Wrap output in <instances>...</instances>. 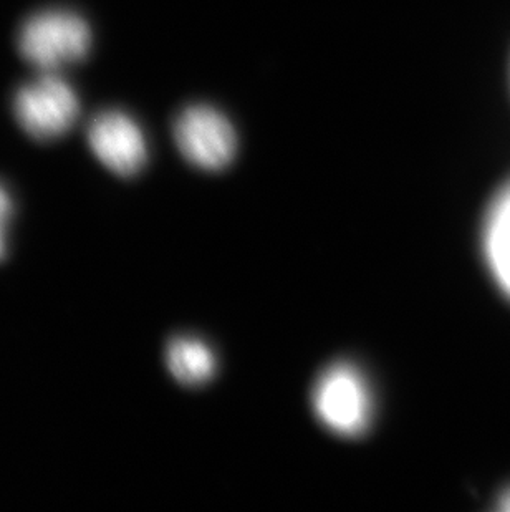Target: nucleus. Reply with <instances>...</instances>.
<instances>
[{
    "label": "nucleus",
    "instance_id": "1",
    "mask_svg": "<svg viewBox=\"0 0 510 512\" xmlns=\"http://www.w3.org/2000/svg\"><path fill=\"white\" fill-rule=\"evenodd\" d=\"M312 405L318 420L337 435H361L373 416L368 383L350 363H337L322 373L313 387Z\"/></svg>",
    "mask_w": 510,
    "mask_h": 512
},
{
    "label": "nucleus",
    "instance_id": "2",
    "mask_svg": "<svg viewBox=\"0 0 510 512\" xmlns=\"http://www.w3.org/2000/svg\"><path fill=\"white\" fill-rule=\"evenodd\" d=\"M92 32L80 15L68 10H44L20 29L19 50L27 62L44 70L85 57Z\"/></svg>",
    "mask_w": 510,
    "mask_h": 512
},
{
    "label": "nucleus",
    "instance_id": "3",
    "mask_svg": "<svg viewBox=\"0 0 510 512\" xmlns=\"http://www.w3.org/2000/svg\"><path fill=\"white\" fill-rule=\"evenodd\" d=\"M14 112L20 126L37 140H53L77 121L80 102L63 78L44 73L19 88Z\"/></svg>",
    "mask_w": 510,
    "mask_h": 512
},
{
    "label": "nucleus",
    "instance_id": "4",
    "mask_svg": "<svg viewBox=\"0 0 510 512\" xmlns=\"http://www.w3.org/2000/svg\"><path fill=\"white\" fill-rule=\"evenodd\" d=\"M174 140L181 155L207 171L231 165L237 153V135L224 113L209 105H193L174 121Z\"/></svg>",
    "mask_w": 510,
    "mask_h": 512
},
{
    "label": "nucleus",
    "instance_id": "5",
    "mask_svg": "<svg viewBox=\"0 0 510 512\" xmlns=\"http://www.w3.org/2000/svg\"><path fill=\"white\" fill-rule=\"evenodd\" d=\"M88 145L103 165L120 176H133L146 165L148 146L140 125L118 110L98 113L88 126Z\"/></svg>",
    "mask_w": 510,
    "mask_h": 512
},
{
    "label": "nucleus",
    "instance_id": "6",
    "mask_svg": "<svg viewBox=\"0 0 510 512\" xmlns=\"http://www.w3.org/2000/svg\"><path fill=\"white\" fill-rule=\"evenodd\" d=\"M166 363L173 377L189 387L209 382L216 373V357L211 348L191 337H179L169 343Z\"/></svg>",
    "mask_w": 510,
    "mask_h": 512
},
{
    "label": "nucleus",
    "instance_id": "7",
    "mask_svg": "<svg viewBox=\"0 0 510 512\" xmlns=\"http://www.w3.org/2000/svg\"><path fill=\"white\" fill-rule=\"evenodd\" d=\"M484 246L497 282L510 295V186L492 206L487 218Z\"/></svg>",
    "mask_w": 510,
    "mask_h": 512
},
{
    "label": "nucleus",
    "instance_id": "8",
    "mask_svg": "<svg viewBox=\"0 0 510 512\" xmlns=\"http://www.w3.org/2000/svg\"><path fill=\"white\" fill-rule=\"evenodd\" d=\"M10 214H12V201H10L9 193L0 186V259L5 254V236H7Z\"/></svg>",
    "mask_w": 510,
    "mask_h": 512
},
{
    "label": "nucleus",
    "instance_id": "9",
    "mask_svg": "<svg viewBox=\"0 0 510 512\" xmlns=\"http://www.w3.org/2000/svg\"><path fill=\"white\" fill-rule=\"evenodd\" d=\"M501 509L502 511L510 512V489L501 498Z\"/></svg>",
    "mask_w": 510,
    "mask_h": 512
}]
</instances>
